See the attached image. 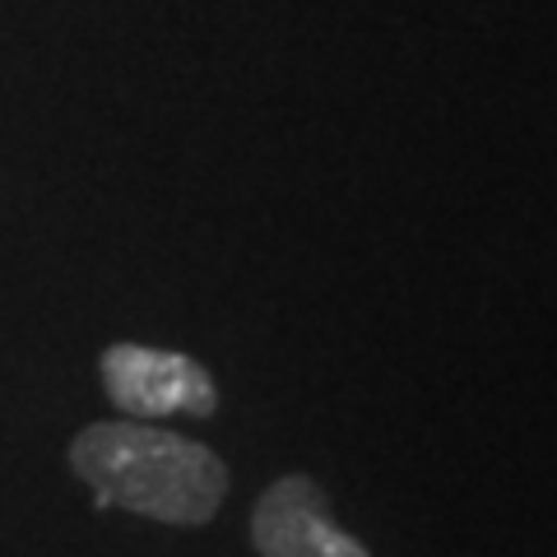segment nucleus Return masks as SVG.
Wrapping results in <instances>:
<instances>
[{"mask_svg":"<svg viewBox=\"0 0 557 557\" xmlns=\"http://www.w3.org/2000/svg\"><path fill=\"white\" fill-rule=\"evenodd\" d=\"M70 469L102 507H126L163 525H205L228 497L214 450L145 423H94L70 446Z\"/></svg>","mask_w":557,"mask_h":557,"instance_id":"f257e3e1","label":"nucleus"},{"mask_svg":"<svg viewBox=\"0 0 557 557\" xmlns=\"http://www.w3.org/2000/svg\"><path fill=\"white\" fill-rule=\"evenodd\" d=\"M251 544L260 557H372L330 520V502L317 479H278L251 516Z\"/></svg>","mask_w":557,"mask_h":557,"instance_id":"7ed1b4c3","label":"nucleus"},{"mask_svg":"<svg viewBox=\"0 0 557 557\" xmlns=\"http://www.w3.org/2000/svg\"><path fill=\"white\" fill-rule=\"evenodd\" d=\"M102 381H108L112 405L131 418H163V413L209 418L219 409L214 381L186 354H159V348L145 344H112L102 354Z\"/></svg>","mask_w":557,"mask_h":557,"instance_id":"f03ea898","label":"nucleus"}]
</instances>
